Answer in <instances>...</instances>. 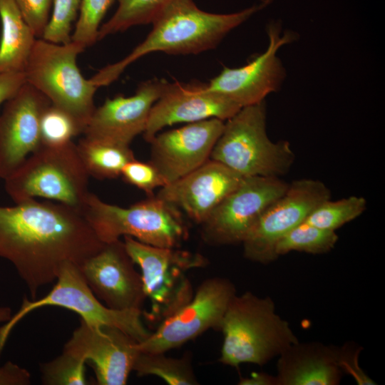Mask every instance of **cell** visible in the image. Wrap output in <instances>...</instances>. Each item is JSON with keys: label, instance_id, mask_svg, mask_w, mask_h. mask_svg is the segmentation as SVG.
<instances>
[{"label": "cell", "instance_id": "7c38bea8", "mask_svg": "<svg viewBox=\"0 0 385 385\" xmlns=\"http://www.w3.org/2000/svg\"><path fill=\"white\" fill-rule=\"evenodd\" d=\"M288 185L278 177H245L201 224L203 240L217 245L242 243Z\"/></svg>", "mask_w": 385, "mask_h": 385}, {"label": "cell", "instance_id": "ba28073f", "mask_svg": "<svg viewBox=\"0 0 385 385\" xmlns=\"http://www.w3.org/2000/svg\"><path fill=\"white\" fill-rule=\"evenodd\" d=\"M123 238L129 256L140 269L144 292L150 303V310L143 316L158 324L192 299L194 290L187 272L205 267L208 260L199 253L178 247L153 246L128 236Z\"/></svg>", "mask_w": 385, "mask_h": 385}, {"label": "cell", "instance_id": "d590c367", "mask_svg": "<svg viewBox=\"0 0 385 385\" xmlns=\"http://www.w3.org/2000/svg\"><path fill=\"white\" fill-rule=\"evenodd\" d=\"M26 82L24 72L0 73V106L14 96Z\"/></svg>", "mask_w": 385, "mask_h": 385}, {"label": "cell", "instance_id": "d6a6232c", "mask_svg": "<svg viewBox=\"0 0 385 385\" xmlns=\"http://www.w3.org/2000/svg\"><path fill=\"white\" fill-rule=\"evenodd\" d=\"M37 38H41L50 19L53 0H14Z\"/></svg>", "mask_w": 385, "mask_h": 385}, {"label": "cell", "instance_id": "4316f807", "mask_svg": "<svg viewBox=\"0 0 385 385\" xmlns=\"http://www.w3.org/2000/svg\"><path fill=\"white\" fill-rule=\"evenodd\" d=\"M366 200L361 196L351 195L338 200L328 199L319 205L305 220L314 227L335 231L346 223L360 216L366 209Z\"/></svg>", "mask_w": 385, "mask_h": 385}, {"label": "cell", "instance_id": "7402d4cb", "mask_svg": "<svg viewBox=\"0 0 385 385\" xmlns=\"http://www.w3.org/2000/svg\"><path fill=\"white\" fill-rule=\"evenodd\" d=\"M0 73L24 72L37 39L14 0H0Z\"/></svg>", "mask_w": 385, "mask_h": 385}, {"label": "cell", "instance_id": "8d00e7d4", "mask_svg": "<svg viewBox=\"0 0 385 385\" xmlns=\"http://www.w3.org/2000/svg\"><path fill=\"white\" fill-rule=\"evenodd\" d=\"M240 385H277L276 376L264 373L254 372L247 377H242L238 381Z\"/></svg>", "mask_w": 385, "mask_h": 385}, {"label": "cell", "instance_id": "30bf717a", "mask_svg": "<svg viewBox=\"0 0 385 385\" xmlns=\"http://www.w3.org/2000/svg\"><path fill=\"white\" fill-rule=\"evenodd\" d=\"M235 295V285L226 278L214 277L203 280L192 299L159 323L146 339L138 342V349L165 353L210 329L220 331L224 314Z\"/></svg>", "mask_w": 385, "mask_h": 385}, {"label": "cell", "instance_id": "d6986e66", "mask_svg": "<svg viewBox=\"0 0 385 385\" xmlns=\"http://www.w3.org/2000/svg\"><path fill=\"white\" fill-rule=\"evenodd\" d=\"M168 81L150 79L142 82L134 95L107 98L96 108L83 134L84 137L123 145H130L143 133L150 110L161 96Z\"/></svg>", "mask_w": 385, "mask_h": 385}, {"label": "cell", "instance_id": "8fae6325", "mask_svg": "<svg viewBox=\"0 0 385 385\" xmlns=\"http://www.w3.org/2000/svg\"><path fill=\"white\" fill-rule=\"evenodd\" d=\"M330 197L329 189L320 180L300 179L289 184L285 192L265 211L242 242L244 257L261 264L274 261L278 257L275 252L278 242Z\"/></svg>", "mask_w": 385, "mask_h": 385}, {"label": "cell", "instance_id": "e0dca14e", "mask_svg": "<svg viewBox=\"0 0 385 385\" xmlns=\"http://www.w3.org/2000/svg\"><path fill=\"white\" fill-rule=\"evenodd\" d=\"M241 107L200 82L167 83L153 106L143 133L150 143L163 128L179 123H194L209 118L227 120Z\"/></svg>", "mask_w": 385, "mask_h": 385}, {"label": "cell", "instance_id": "277c9868", "mask_svg": "<svg viewBox=\"0 0 385 385\" xmlns=\"http://www.w3.org/2000/svg\"><path fill=\"white\" fill-rule=\"evenodd\" d=\"M89 177L73 141L41 145L4 179L5 190L15 203L41 197L81 212L90 193Z\"/></svg>", "mask_w": 385, "mask_h": 385}, {"label": "cell", "instance_id": "cb8c5ba5", "mask_svg": "<svg viewBox=\"0 0 385 385\" xmlns=\"http://www.w3.org/2000/svg\"><path fill=\"white\" fill-rule=\"evenodd\" d=\"M133 371L138 376H158L170 385L199 384L189 354L175 358L165 353L140 351Z\"/></svg>", "mask_w": 385, "mask_h": 385}, {"label": "cell", "instance_id": "74e56055", "mask_svg": "<svg viewBox=\"0 0 385 385\" xmlns=\"http://www.w3.org/2000/svg\"><path fill=\"white\" fill-rule=\"evenodd\" d=\"M0 179H1V177H0Z\"/></svg>", "mask_w": 385, "mask_h": 385}, {"label": "cell", "instance_id": "83f0119b", "mask_svg": "<svg viewBox=\"0 0 385 385\" xmlns=\"http://www.w3.org/2000/svg\"><path fill=\"white\" fill-rule=\"evenodd\" d=\"M86 361L63 351L54 359L41 365V381L46 385H86Z\"/></svg>", "mask_w": 385, "mask_h": 385}, {"label": "cell", "instance_id": "4dcf8cb0", "mask_svg": "<svg viewBox=\"0 0 385 385\" xmlns=\"http://www.w3.org/2000/svg\"><path fill=\"white\" fill-rule=\"evenodd\" d=\"M80 4L81 0H53V11L41 38L59 44L69 43Z\"/></svg>", "mask_w": 385, "mask_h": 385}, {"label": "cell", "instance_id": "9a60e30c", "mask_svg": "<svg viewBox=\"0 0 385 385\" xmlns=\"http://www.w3.org/2000/svg\"><path fill=\"white\" fill-rule=\"evenodd\" d=\"M138 342L122 330L81 320L63 351L89 361L98 385H125L140 352Z\"/></svg>", "mask_w": 385, "mask_h": 385}, {"label": "cell", "instance_id": "603a6c76", "mask_svg": "<svg viewBox=\"0 0 385 385\" xmlns=\"http://www.w3.org/2000/svg\"><path fill=\"white\" fill-rule=\"evenodd\" d=\"M76 146L89 176L99 180L120 176L125 164L135 158L130 145L83 137Z\"/></svg>", "mask_w": 385, "mask_h": 385}, {"label": "cell", "instance_id": "52a82bcc", "mask_svg": "<svg viewBox=\"0 0 385 385\" xmlns=\"http://www.w3.org/2000/svg\"><path fill=\"white\" fill-rule=\"evenodd\" d=\"M85 48L73 41L59 44L38 38L24 71L26 82L52 105L68 113L82 133L96 108L94 96L98 88L83 76L76 63Z\"/></svg>", "mask_w": 385, "mask_h": 385}, {"label": "cell", "instance_id": "e575fe53", "mask_svg": "<svg viewBox=\"0 0 385 385\" xmlns=\"http://www.w3.org/2000/svg\"><path fill=\"white\" fill-rule=\"evenodd\" d=\"M11 316L9 307H0V326ZM31 382V374L26 369L11 361L0 365V385H29Z\"/></svg>", "mask_w": 385, "mask_h": 385}, {"label": "cell", "instance_id": "7a4b0ae2", "mask_svg": "<svg viewBox=\"0 0 385 385\" xmlns=\"http://www.w3.org/2000/svg\"><path fill=\"white\" fill-rule=\"evenodd\" d=\"M273 1L220 14L200 9L192 0H173L151 23L153 29L142 43L122 60L99 70L90 81L98 88L108 86L130 63L152 52L197 54L214 48L231 30Z\"/></svg>", "mask_w": 385, "mask_h": 385}, {"label": "cell", "instance_id": "d4e9b609", "mask_svg": "<svg viewBox=\"0 0 385 385\" xmlns=\"http://www.w3.org/2000/svg\"><path fill=\"white\" fill-rule=\"evenodd\" d=\"M173 0H118L113 16L99 29L98 41L138 25L150 24Z\"/></svg>", "mask_w": 385, "mask_h": 385}, {"label": "cell", "instance_id": "836d02e7", "mask_svg": "<svg viewBox=\"0 0 385 385\" xmlns=\"http://www.w3.org/2000/svg\"><path fill=\"white\" fill-rule=\"evenodd\" d=\"M360 348L353 344L337 347L338 363L343 373L351 375L360 385H374L376 382L368 376L359 366Z\"/></svg>", "mask_w": 385, "mask_h": 385}, {"label": "cell", "instance_id": "ffe728a7", "mask_svg": "<svg viewBox=\"0 0 385 385\" xmlns=\"http://www.w3.org/2000/svg\"><path fill=\"white\" fill-rule=\"evenodd\" d=\"M244 177L209 159L201 166L161 188L157 197L201 225Z\"/></svg>", "mask_w": 385, "mask_h": 385}, {"label": "cell", "instance_id": "484cf974", "mask_svg": "<svg viewBox=\"0 0 385 385\" xmlns=\"http://www.w3.org/2000/svg\"><path fill=\"white\" fill-rule=\"evenodd\" d=\"M338 239L335 231L323 230L303 222L278 242L275 252L277 257L293 251L324 254L334 247Z\"/></svg>", "mask_w": 385, "mask_h": 385}, {"label": "cell", "instance_id": "f546056e", "mask_svg": "<svg viewBox=\"0 0 385 385\" xmlns=\"http://www.w3.org/2000/svg\"><path fill=\"white\" fill-rule=\"evenodd\" d=\"M115 0H81L79 16L71 41L86 48L98 41L100 23Z\"/></svg>", "mask_w": 385, "mask_h": 385}, {"label": "cell", "instance_id": "3957f363", "mask_svg": "<svg viewBox=\"0 0 385 385\" xmlns=\"http://www.w3.org/2000/svg\"><path fill=\"white\" fill-rule=\"evenodd\" d=\"M220 331L223 342L219 361L232 367L244 363L263 366L299 342L289 323L276 312L273 300L250 292L233 297Z\"/></svg>", "mask_w": 385, "mask_h": 385}, {"label": "cell", "instance_id": "8992f818", "mask_svg": "<svg viewBox=\"0 0 385 385\" xmlns=\"http://www.w3.org/2000/svg\"><path fill=\"white\" fill-rule=\"evenodd\" d=\"M294 158L288 141L269 138L265 101L242 107L227 119L210 157L244 178H279Z\"/></svg>", "mask_w": 385, "mask_h": 385}, {"label": "cell", "instance_id": "5bb4252c", "mask_svg": "<svg viewBox=\"0 0 385 385\" xmlns=\"http://www.w3.org/2000/svg\"><path fill=\"white\" fill-rule=\"evenodd\" d=\"M123 241L106 243L86 259L80 271L98 299L118 310L142 309L146 296L140 273L135 269Z\"/></svg>", "mask_w": 385, "mask_h": 385}, {"label": "cell", "instance_id": "5b68a950", "mask_svg": "<svg viewBox=\"0 0 385 385\" xmlns=\"http://www.w3.org/2000/svg\"><path fill=\"white\" fill-rule=\"evenodd\" d=\"M81 214L104 244L128 236L153 246L179 247L189 234L179 210L155 195L122 207L90 192Z\"/></svg>", "mask_w": 385, "mask_h": 385}, {"label": "cell", "instance_id": "ac0fdd59", "mask_svg": "<svg viewBox=\"0 0 385 385\" xmlns=\"http://www.w3.org/2000/svg\"><path fill=\"white\" fill-rule=\"evenodd\" d=\"M225 123L212 118L160 134L151 140L150 162L167 185L197 169L210 159Z\"/></svg>", "mask_w": 385, "mask_h": 385}, {"label": "cell", "instance_id": "2e32d148", "mask_svg": "<svg viewBox=\"0 0 385 385\" xmlns=\"http://www.w3.org/2000/svg\"><path fill=\"white\" fill-rule=\"evenodd\" d=\"M51 104L26 82L0 115V177L5 179L41 145L40 123Z\"/></svg>", "mask_w": 385, "mask_h": 385}, {"label": "cell", "instance_id": "f1b7e54d", "mask_svg": "<svg viewBox=\"0 0 385 385\" xmlns=\"http://www.w3.org/2000/svg\"><path fill=\"white\" fill-rule=\"evenodd\" d=\"M81 133L76 120L64 111L52 104L44 111L40 123L41 145H63Z\"/></svg>", "mask_w": 385, "mask_h": 385}, {"label": "cell", "instance_id": "44dd1931", "mask_svg": "<svg viewBox=\"0 0 385 385\" xmlns=\"http://www.w3.org/2000/svg\"><path fill=\"white\" fill-rule=\"evenodd\" d=\"M277 385H337L342 371L337 347L297 342L286 349L277 364Z\"/></svg>", "mask_w": 385, "mask_h": 385}, {"label": "cell", "instance_id": "1f68e13d", "mask_svg": "<svg viewBox=\"0 0 385 385\" xmlns=\"http://www.w3.org/2000/svg\"><path fill=\"white\" fill-rule=\"evenodd\" d=\"M120 176L125 182L144 191L148 197L153 196L157 188L167 185L157 168L149 161L144 163L135 158L123 167Z\"/></svg>", "mask_w": 385, "mask_h": 385}, {"label": "cell", "instance_id": "6da1fadb", "mask_svg": "<svg viewBox=\"0 0 385 385\" xmlns=\"http://www.w3.org/2000/svg\"><path fill=\"white\" fill-rule=\"evenodd\" d=\"M104 245L81 212L31 200L0 206V257L11 262L31 300L56 279L62 265H81Z\"/></svg>", "mask_w": 385, "mask_h": 385}, {"label": "cell", "instance_id": "4fadbf2b", "mask_svg": "<svg viewBox=\"0 0 385 385\" xmlns=\"http://www.w3.org/2000/svg\"><path fill=\"white\" fill-rule=\"evenodd\" d=\"M267 34L269 45L265 52L243 66L225 67L210 80L208 88L241 108L260 103L267 95L277 91L285 78L277 53L282 46L294 41L296 35L291 31L281 34L278 23L268 26Z\"/></svg>", "mask_w": 385, "mask_h": 385}, {"label": "cell", "instance_id": "9c48e42d", "mask_svg": "<svg viewBox=\"0 0 385 385\" xmlns=\"http://www.w3.org/2000/svg\"><path fill=\"white\" fill-rule=\"evenodd\" d=\"M56 282L44 297L30 300L24 297L19 310L0 326V353L15 326L28 314L46 306H57L71 310L81 320L96 327L118 328L137 342L146 339L152 332L142 320V309H113L106 306L93 294L78 265L64 263L56 277Z\"/></svg>", "mask_w": 385, "mask_h": 385}]
</instances>
